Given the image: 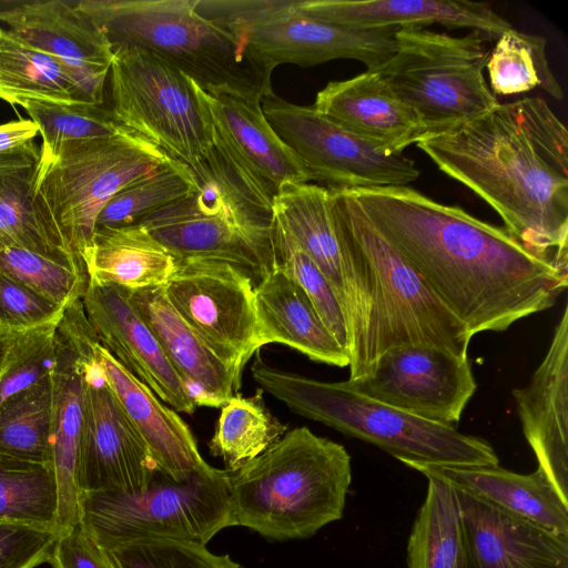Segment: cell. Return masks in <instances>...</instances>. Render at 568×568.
Here are the masks:
<instances>
[{
	"mask_svg": "<svg viewBox=\"0 0 568 568\" xmlns=\"http://www.w3.org/2000/svg\"><path fill=\"white\" fill-rule=\"evenodd\" d=\"M227 475L236 526L270 540L302 539L343 517L351 456L303 426Z\"/></svg>",
	"mask_w": 568,
	"mask_h": 568,
	"instance_id": "cell-4",
	"label": "cell"
},
{
	"mask_svg": "<svg viewBox=\"0 0 568 568\" xmlns=\"http://www.w3.org/2000/svg\"><path fill=\"white\" fill-rule=\"evenodd\" d=\"M94 342L85 362L87 424L81 494L141 491L160 471L104 381L93 356Z\"/></svg>",
	"mask_w": 568,
	"mask_h": 568,
	"instance_id": "cell-18",
	"label": "cell"
},
{
	"mask_svg": "<svg viewBox=\"0 0 568 568\" xmlns=\"http://www.w3.org/2000/svg\"><path fill=\"white\" fill-rule=\"evenodd\" d=\"M49 562L53 568H113L80 523L58 536Z\"/></svg>",
	"mask_w": 568,
	"mask_h": 568,
	"instance_id": "cell-46",
	"label": "cell"
},
{
	"mask_svg": "<svg viewBox=\"0 0 568 568\" xmlns=\"http://www.w3.org/2000/svg\"><path fill=\"white\" fill-rule=\"evenodd\" d=\"M297 7L316 19L358 29L424 28L439 23L497 40L513 28L487 3L466 0H297Z\"/></svg>",
	"mask_w": 568,
	"mask_h": 568,
	"instance_id": "cell-24",
	"label": "cell"
},
{
	"mask_svg": "<svg viewBox=\"0 0 568 568\" xmlns=\"http://www.w3.org/2000/svg\"><path fill=\"white\" fill-rule=\"evenodd\" d=\"M20 333H10L0 331V371L6 363L7 356L12 344Z\"/></svg>",
	"mask_w": 568,
	"mask_h": 568,
	"instance_id": "cell-48",
	"label": "cell"
},
{
	"mask_svg": "<svg viewBox=\"0 0 568 568\" xmlns=\"http://www.w3.org/2000/svg\"><path fill=\"white\" fill-rule=\"evenodd\" d=\"M195 189L194 178L185 165H164L119 191L100 211L95 229L134 224Z\"/></svg>",
	"mask_w": 568,
	"mask_h": 568,
	"instance_id": "cell-38",
	"label": "cell"
},
{
	"mask_svg": "<svg viewBox=\"0 0 568 568\" xmlns=\"http://www.w3.org/2000/svg\"><path fill=\"white\" fill-rule=\"evenodd\" d=\"M52 369V368H51ZM51 372L0 407V455L52 465Z\"/></svg>",
	"mask_w": 568,
	"mask_h": 568,
	"instance_id": "cell-36",
	"label": "cell"
},
{
	"mask_svg": "<svg viewBox=\"0 0 568 568\" xmlns=\"http://www.w3.org/2000/svg\"><path fill=\"white\" fill-rule=\"evenodd\" d=\"M255 282L242 268L210 258L178 260L162 287L176 313L240 377L260 349Z\"/></svg>",
	"mask_w": 568,
	"mask_h": 568,
	"instance_id": "cell-14",
	"label": "cell"
},
{
	"mask_svg": "<svg viewBox=\"0 0 568 568\" xmlns=\"http://www.w3.org/2000/svg\"><path fill=\"white\" fill-rule=\"evenodd\" d=\"M59 322L20 333L0 371V407L16 394L37 384L52 368Z\"/></svg>",
	"mask_w": 568,
	"mask_h": 568,
	"instance_id": "cell-43",
	"label": "cell"
},
{
	"mask_svg": "<svg viewBox=\"0 0 568 568\" xmlns=\"http://www.w3.org/2000/svg\"><path fill=\"white\" fill-rule=\"evenodd\" d=\"M524 435L540 469L568 504V307L526 387L513 390Z\"/></svg>",
	"mask_w": 568,
	"mask_h": 568,
	"instance_id": "cell-20",
	"label": "cell"
},
{
	"mask_svg": "<svg viewBox=\"0 0 568 568\" xmlns=\"http://www.w3.org/2000/svg\"><path fill=\"white\" fill-rule=\"evenodd\" d=\"M345 283L349 378L378 357L416 344L467 357L471 339L417 270L374 227L348 191L329 190Z\"/></svg>",
	"mask_w": 568,
	"mask_h": 568,
	"instance_id": "cell-3",
	"label": "cell"
},
{
	"mask_svg": "<svg viewBox=\"0 0 568 568\" xmlns=\"http://www.w3.org/2000/svg\"><path fill=\"white\" fill-rule=\"evenodd\" d=\"M97 338L79 300L65 310L59 323L51 369L52 466L58 485L61 532L80 523V478L87 424L85 362Z\"/></svg>",
	"mask_w": 568,
	"mask_h": 568,
	"instance_id": "cell-17",
	"label": "cell"
},
{
	"mask_svg": "<svg viewBox=\"0 0 568 568\" xmlns=\"http://www.w3.org/2000/svg\"><path fill=\"white\" fill-rule=\"evenodd\" d=\"M0 22L31 47L70 68L110 69L114 51L103 31L75 4L22 3L0 11Z\"/></svg>",
	"mask_w": 568,
	"mask_h": 568,
	"instance_id": "cell-28",
	"label": "cell"
},
{
	"mask_svg": "<svg viewBox=\"0 0 568 568\" xmlns=\"http://www.w3.org/2000/svg\"><path fill=\"white\" fill-rule=\"evenodd\" d=\"M260 348L290 346L320 363L346 367L349 354L326 328L303 290L278 265L255 286Z\"/></svg>",
	"mask_w": 568,
	"mask_h": 568,
	"instance_id": "cell-27",
	"label": "cell"
},
{
	"mask_svg": "<svg viewBox=\"0 0 568 568\" xmlns=\"http://www.w3.org/2000/svg\"><path fill=\"white\" fill-rule=\"evenodd\" d=\"M0 100L12 106L29 101L78 104L70 68L4 29H0Z\"/></svg>",
	"mask_w": 568,
	"mask_h": 568,
	"instance_id": "cell-33",
	"label": "cell"
},
{
	"mask_svg": "<svg viewBox=\"0 0 568 568\" xmlns=\"http://www.w3.org/2000/svg\"><path fill=\"white\" fill-rule=\"evenodd\" d=\"M81 260L88 281L129 291L163 287L178 260L141 224L97 227Z\"/></svg>",
	"mask_w": 568,
	"mask_h": 568,
	"instance_id": "cell-29",
	"label": "cell"
},
{
	"mask_svg": "<svg viewBox=\"0 0 568 568\" xmlns=\"http://www.w3.org/2000/svg\"><path fill=\"white\" fill-rule=\"evenodd\" d=\"M272 211L274 220L324 274L344 313L343 257L329 190L315 183L284 184L273 196Z\"/></svg>",
	"mask_w": 568,
	"mask_h": 568,
	"instance_id": "cell-30",
	"label": "cell"
},
{
	"mask_svg": "<svg viewBox=\"0 0 568 568\" xmlns=\"http://www.w3.org/2000/svg\"><path fill=\"white\" fill-rule=\"evenodd\" d=\"M192 83L213 149L252 190L273 201L284 184L311 183L301 161L265 118L262 98Z\"/></svg>",
	"mask_w": 568,
	"mask_h": 568,
	"instance_id": "cell-16",
	"label": "cell"
},
{
	"mask_svg": "<svg viewBox=\"0 0 568 568\" xmlns=\"http://www.w3.org/2000/svg\"><path fill=\"white\" fill-rule=\"evenodd\" d=\"M67 308L0 273V331L23 333L59 322Z\"/></svg>",
	"mask_w": 568,
	"mask_h": 568,
	"instance_id": "cell-44",
	"label": "cell"
},
{
	"mask_svg": "<svg viewBox=\"0 0 568 568\" xmlns=\"http://www.w3.org/2000/svg\"><path fill=\"white\" fill-rule=\"evenodd\" d=\"M22 108L39 128L42 138L40 161L52 158L67 142L111 138L132 131L120 124L111 109L103 105L29 101Z\"/></svg>",
	"mask_w": 568,
	"mask_h": 568,
	"instance_id": "cell-39",
	"label": "cell"
},
{
	"mask_svg": "<svg viewBox=\"0 0 568 568\" xmlns=\"http://www.w3.org/2000/svg\"><path fill=\"white\" fill-rule=\"evenodd\" d=\"M39 134L32 120L21 119L0 124V153L22 148Z\"/></svg>",
	"mask_w": 568,
	"mask_h": 568,
	"instance_id": "cell-47",
	"label": "cell"
},
{
	"mask_svg": "<svg viewBox=\"0 0 568 568\" xmlns=\"http://www.w3.org/2000/svg\"><path fill=\"white\" fill-rule=\"evenodd\" d=\"M428 488L406 548L407 568H463L464 530L455 487L425 473Z\"/></svg>",
	"mask_w": 568,
	"mask_h": 568,
	"instance_id": "cell-32",
	"label": "cell"
},
{
	"mask_svg": "<svg viewBox=\"0 0 568 568\" xmlns=\"http://www.w3.org/2000/svg\"><path fill=\"white\" fill-rule=\"evenodd\" d=\"M109 75L116 121L197 174L214 150L192 79L139 48L115 50Z\"/></svg>",
	"mask_w": 568,
	"mask_h": 568,
	"instance_id": "cell-12",
	"label": "cell"
},
{
	"mask_svg": "<svg viewBox=\"0 0 568 568\" xmlns=\"http://www.w3.org/2000/svg\"><path fill=\"white\" fill-rule=\"evenodd\" d=\"M196 406L222 407L239 390L241 377L223 363L176 313L162 287L129 291Z\"/></svg>",
	"mask_w": 568,
	"mask_h": 568,
	"instance_id": "cell-25",
	"label": "cell"
},
{
	"mask_svg": "<svg viewBox=\"0 0 568 568\" xmlns=\"http://www.w3.org/2000/svg\"><path fill=\"white\" fill-rule=\"evenodd\" d=\"M58 534L0 521V568H36L49 562Z\"/></svg>",
	"mask_w": 568,
	"mask_h": 568,
	"instance_id": "cell-45",
	"label": "cell"
},
{
	"mask_svg": "<svg viewBox=\"0 0 568 568\" xmlns=\"http://www.w3.org/2000/svg\"><path fill=\"white\" fill-rule=\"evenodd\" d=\"M343 129L388 153L427 138L426 129L372 70L326 84L312 105Z\"/></svg>",
	"mask_w": 568,
	"mask_h": 568,
	"instance_id": "cell-23",
	"label": "cell"
},
{
	"mask_svg": "<svg viewBox=\"0 0 568 568\" xmlns=\"http://www.w3.org/2000/svg\"><path fill=\"white\" fill-rule=\"evenodd\" d=\"M77 7L103 31L113 51H150L204 90L258 98L273 91L237 39L199 13L196 0H82Z\"/></svg>",
	"mask_w": 568,
	"mask_h": 568,
	"instance_id": "cell-6",
	"label": "cell"
},
{
	"mask_svg": "<svg viewBox=\"0 0 568 568\" xmlns=\"http://www.w3.org/2000/svg\"><path fill=\"white\" fill-rule=\"evenodd\" d=\"M345 382L373 399L448 425L460 419L477 387L468 357L416 344L386 351L369 374Z\"/></svg>",
	"mask_w": 568,
	"mask_h": 568,
	"instance_id": "cell-15",
	"label": "cell"
},
{
	"mask_svg": "<svg viewBox=\"0 0 568 568\" xmlns=\"http://www.w3.org/2000/svg\"><path fill=\"white\" fill-rule=\"evenodd\" d=\"M348 192L471 337L550 308L567 288V272L460 206L408 186Z\"/></svg>",
	"mask_w": 568,
	"mask_h": 568,
	"instance_id": "cell-1",
	"label": "cell"
},
{
	"mask_svg": "<svg viewBox=\"0 0 568 568\" xmlns=\"http://www.w3.org/2000/svg\"><path fill=\"white\" fill-rule=\"evenodd\" d=\"M393 55L375 71L427 131V138L468 122L499 104L484 69L488 41L476 31L463 37L425 28L396 34Z\"/></svg>",
	"mask_w": 568,
	"mask_h": 568,
	"instance_id": "cell-9",
	"label": "cell"
},
{
	"mask_svg": "<svg viewBox=\"0 0 568 568\" xmlns=\"http://www.w3.org/2000/svg\"><path fill=\"white\" fill-rule=\"evenodd\" d=\"M174 162L133 131L67 142L52 158L39 160L32 203L51 240L81 260L104 205L134 180Z\"/></svg>",
	"mask_w": 568,
	"mask_h": 568,
	"instance_id": "cell-7",
	"label": "cell"
},
{
	"mask_svg": "<svg viewBox=\"0 0 568 568\" xmlns=\"http://www.w3.org/2000/svg\"><path fill=\"white\" fill-rule=\"evenodd\" d=\"M0 521L60 535L53 466L0 455Z\"/></svg>",
	"mask_w": 568,
	"mask_h": 568,
	"instance_id": "cell-34",
	"label": "cell"
},
{
	"mask_svg": "<svg viewBox=\"0 0 568 568\" xmlns=\"http://www.w3.org/2000/svg\"><path fill=\"white\" fill-rule=\"evenodd\" d=\"M485 69L496 95H511L541 88L557 100L564 92L550 70L546 39L514 28L498 37Z\"/></svg>",
	"mask_w": 568,
	"mask_h": 568,
	"instance_id": "cell-37",
	"label": "cell"
},
{
	"mask_svg": "<svg viewBox=\"0 0 568 568\" xmlns=\"http://www.w3.org/2000/svg\"><path fill=\"white\" fill-rule=\"evenodd\" d=\"M93 356L100 372L163 476L183 481L210 465L184 420L98 341Z\"/></svg>",
	"mask_w": 568,
	"mask_h": 568,
	"instance_id": "cell-22",
	"label": "cell"
},
{
	"mask_svg": "<svg viewBox=\"0 0 568 568\" xmlns=\"http://www.w3.org/2000/svg\"><path fill=\"white\" fill-rule=\"evenodd\" d=\"M113 568H243L230 555L205 545L171 539H140L104 550Z\"/></svg>",
	"mask_w": 568,
	"mask_h": 568,
	"instance_id": "cell-42",
	"label": "cell"
},
{
	"mask_svg": "<svg viewBox=\"0 0 568 568\" xmlns=\"http://www.w3.org/2000/svg\"><path fill=\"white\" fill-rule=\"evenodd\" d=\"M455 489L464 530L463 568H568V536Z\"/></svg>",
	"mask_w": 568,
	"mask_h": 568,
	"instance_id": "cell-21",
	"label": "cell"
},
{
	"mask_svg": "<svg viewBox=\"0 0 568 568\" xmlns=\"http://www.w3.org/2000/svg\"><path fill=\"white\" fill-rule=\"evenodd\" d=\"M0 273L63 307L81 300L88 284L83 268L21 247L0 251Z\"/></svg>",
	"mask_w": 568,
	"mask_h": 568,
	"instance_id": "cell-40",
	"label": "cell"
},
{
	"mask_svg": "<svg viewBox=\"0 0 568 568\" xmlns=\"http://www.w3.org/2000/svg\"><path fill=\"white\" fill-rule=\"evenodd\" d=\"M196 10L231 32L267 81L281 64L354 59L374 70L397 48L398 28L329 23L301 11L297 0H196Z\"/></svg>",
	"mask_w": 568,
	"mask_h": 568,
	"instance_id": "cell-10",
	"label": "cell"
},
{
	"mask_svg": "<svg viewBox=\"0 0 568 568\" xmlns=\"http://www.w3.org/2000/svg\"><path fill=\"white\" fill-rule=\"evenodd\" d=\"M195 184L136 223L176 260L227 262L257 285L276 267L272 207L230 176L202 178Z\"/></svg>",
	"mask_w": 568,
	"mask_h": 568,
	"instance_id": "cell-8",
	"label": "cell"
},
{
	"mask_svg": "<svg viewBox=\"0 0 568 568\" xmlns=\"http://www.w3.org/2000/svg\"><path fill=\"white\" fill-rule=\"evenodd\" d=\"M273 236L276 265L303 290L326 328L348 352V334L344 313L328 281L274 217Z\"/></svg>",
	"mask_w": 568,
	"mask_h": 568,
	"instance_id": "cell-41",
	"label": "cell"
},
{
	"mask_svg": "<svg viewBox=\"0 0 568 568\" xmlns=\"http://www.w3.org/2000/svg\"><path fill=\"white\" fill-rule=\"evenodd\" d=\"M81 302L100 344L124 368L175 410L194 413V399L132 304L129 290L88 281Z\"/></svg>",
	"mask_w": 568,
	"mask_h": 568,
	"instance_id": "cell-19",
	"label": "cell"
},
{
	"mask_svg": "<svg viewBox=\"0 0 568 568\" xmlns=\"http://www.w3.org/2000/svg\"><path fill=\"white\" fill-rule=\"evenodd\" d=\"M416 145L516 240L567 272L568 132L545 100L499 103Z\"/></svg>",
	"mask_w": 568,
	"mask_h": 568,
	"instance_id": "cell-2",
	"label": "cell"
},
{
	"mask_svg": "<svg viewBox=\"0 0 568 568\" xmlns=\"http://www.w3.org/2000/svg\"><path fill=\"white\" fill-rule=\"evenodd\" d=\"M80 525L103 549L140 539L205 545L236 526L227 470L211 465L183 481L165 476L136 493H82Z\"/></svg>",
	"mask_w": 568,
	"mask_h": 568,
	"instance_id": "cell-11",
	"label": "cell"
},
{
	"mask_svg": "<svg viewBox=\"0 0 568 568\" xmlns=\"http://www.w3.org/2000/svg\"><path fill=\"white\" fill-rule=\"evenodd\" d=\"M261 389L296 414L373 444L409 466H493L484 439L373 399L346 382H322L271 366L257 354L251 368Z\"/></svg>",
	"mask_w": 568,
	"mask_h": 568,
	"instance_id": "cell-5",
	"label": "cell"
},
{
	"mask_svg": "<svg viewBox=\"0 0 568 568\" xmlns=\"http://www.w3.org/2000/svg\"><path fill=\"white\" fill-rule=\"evenodd\" d=\"M39 160L34 142L0 153V251L21 247L84 270L80 258L51 240L34 210L31 186Z\"/></svg>",
	"mask_w": 568,
	"mask_h": 568,
	"instance_id": "cell-31",
	"label": "cell"
},
{
	"mask_svg": "<svg viewBox=\"0 0 568 568\" xmlns=\"http://www.w3.org/2000/svg\"><path fill=\"white\" fill-rule=\"evenodd\" d=\"M261 106L274 131L305 168L311 183L353 191L407 186L419 178L413 160L376 148L313 106L287 102L273 91L262 98Z\"/></svg>",
	"mask_w": 568,
	"mask_h": 568,
	"instance_id": "cell-13",
	"label": "cell"
},
{
	"mask_svg": "<svg viewBox=\"0 0 568 568\" xmlns=\"http://www.w3.org/2000/svg\"><path fill=\"white\" fill-rule=\"evenodd\" d=\"M286 429L287 425L267 409L261 388L250 397L235 394L222 406L210 453L232 471L264 453Z\"/></svg>",
	"mask_w": 568,
	"mask_h": 568,
	"instance_id": "cell-35",
	"label": "cell"
},
{
	"mask_svg": "<svg viewBox=\"0 0 568 568\" xmlns=\"http://www.w3.org/2000/svg\"><path fill=\"white\" fill-rule=\"evenodd\" d=\"M412 468L436 475L457 489L554 534L568 536V504L538 468L526 475L499 465Z\"/></svg>",
	"mask_w": 568,
	"mask_h": 568,
	"instance_id": "cell-26",
	"label": "cell"
}]
</instances>
